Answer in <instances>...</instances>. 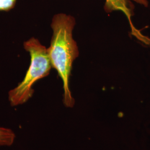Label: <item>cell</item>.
<instances>
[{
    "mask_svg": "<svg viewBox=\"0 0 150 150\" xmlns=\"http://www.w3.org/2000/svg\"><path fill=\"white\" fill-rule=\"evenodd\" d=\"M76 25L74 17L64 13L54 15L51 23L52 36L48 56L52 68L56 70L63 82L64 103L66 107H72L74 99L72 96L69 80L73 62L79 55L76 42L73 38Z\"/></svg>",
    "mask_w": 150,
    "mask_h": 150,
    "instance_id": "cell-1",
    "label": "cell"
},
{
    "mask_svg": "<svg viewBox=\"0 0 150 150\" xmlns=\"http://www.w3.org/2000/svg\"><path fill=\"white\" fill-rule=\"evenodd\" d=\"M134 2L146 7L149 6L148 0H105L104 10L107 13H111L113 11H121L123 13L129 20L134 35L139 38L136 33L137 30L133 26L131 21V17L134 15Z\"/></svg>",
    "mask_w": 150,
    "mask_h": 150,
    "instance_id": "cell-3",
    "label": "cell"
},
{
    "mask_svg": "<svg viewBox=\"0 0 150 150\" xmlns=\"http://www.w3.org/2000/svg\"><path fill=\"white\" fill-rule=\"evenodd\" d=\"M15 134L11 129L0 127V146H10L13 144Z\"/></svg>",
    "mask_w": 150,
    "mask_h": 150,
    "instance_id": "cell-4",
    "label": "cell"
},
{
    "mask_svg": "<svg viewBox=\"0 0 150 150\" xmlns=\"http://www.w3.org/2000/svg\"><path fill=\"white\" fill-rule=\"evenodd\" d=\"M23 48L30 56V64L23 80L8 92V98L12 106L27 102L33 94V86L47 76L52 68L47 48L38 38H31L25 41Z\"/></svg>",
    "mask_w": 150,
    "mask_h": 150,
    "instance_id": "cell-2",
    "label": "cell"
},
{
    "mask_svg": "<svg viewBox=\"0 0 150 150\" xmlns=\"http://www.w3.org/2000/svg\"><path fill=\"white\" fill-rule=\"evenodd\" d=\"M17 0H0V11L8 12L16 5Z\"/></svg>",
    "mask_w": 150,
    "mask_h": 150,
    "instance_id": "cell-5",
    "label": "cell"
}]
</instances>
